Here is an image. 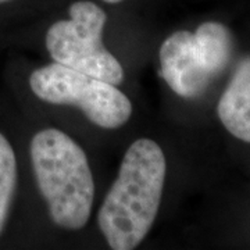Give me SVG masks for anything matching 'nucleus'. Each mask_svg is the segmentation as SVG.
Instances as JSON below:
<instances>
[{
  "instance_id": "2",
  "label": "nucleus",
  "mask_w": 250,
  "mask_h": 250,
  "mask_svg": "<svg viewBox=\"0 0 250 250\" xmlns=\"http://www.w3.org/2000/svg\"><path fill=\"white\" fill-rule=\"evenodd\" d=\"M31 161L52 221L70 231L83 228L92 213L95 184L82 147L60 129L46 128L31 141Z\"/></svg>"
},
{
  "instance_id": "5",
  "label": "nucleus",
  "mask_w": 250,
  "mask_h": 250,
  "mask_svg": "<svg viewBox=\"0 0 250 250\" xmlns=\"http://www.w3.org/2000/svg\"><path fill=\"white\" fill-rule=\"evenodd\" d=\"M160 75L178 96H202L214 80L197 52L193 34L178 31L168 36L160 47Z\"/></svg>"
},
{
  "instance_id": "10",
  "label": "nucleus",
  "mask_w": 250,
  "mask_h": 250,
  "mask_svg": "<svg viewBox=\"0 0 250 250\" xmlns=\"http://www.w3.org/2000/svg\"><path fill=\"white\" fill-rule=\"evenodd\" d=\"M9 1H13V0H0V4H3V3H9Z\"/></svg>"
},
{
  "instance_id": "7",
  "label": "nucleus",
  "mask_w": 250,
  "mask_h": 250,
  "mask_svg": "<svg viewBox=\"0 0 250 250\" xmlns=\"http://www.w3.org/2000/svg\"><path fill=\"white\" fill-rule=\"evenodd\" d=\"M193 41L207 71L213 78L218 77L232 57L233 41L229 29L221 22H203L193 34Z\"/></svg>"
},
{
  "instance_id": "1",
  "label": "nucleus",
  "mask_w": 250,
  "mask_h": 250,
  "mask_svg": "<svg viewBox=\"0 0 250 250\" xmlns=\"http://www.w3.org/2000/svg\"><path fill=\"white\" fill-rule=\"evenodd\" d=\"M166 171V156L154 141L143 138L128 147L98 215L111 249H135L146 238L159 213Z\"/></svg>"
},
{
  "instance_id": "8",
  "label": "nucleus",
  "mask_w": 250,
  "mask_h": 250,
  "mask_svg": "<svg viewBox=\"0 0 250 250\" xmlns=\"http://www.w3.org/2000/svg\"><path fill=\"white\" fill-rule=\"evenodd\" d=\"M17 185L16 154L6 136L0 134V233L3 231Z\"/></svg>"
},
{
  "instance_id": "3",
  "label": "nucleus",
  "mask_w": 250,
  "mask_h": 250,
  "mask_svg": "<svg viewBox=\"0 0 250 250\" xmlns=\"http://www.w3.org/2000/svg\"><path fill=\"white\" fill-rule=\"evenodd\" d=\"M106 13L93 1L70 7V20L54 22L46 32V47L54 62L118 86L124 81L120 62L103 43Z\"/></svg>"
},
{
  "instance_id": "9",
  "label": "nucleus",
  "mask_w": 250,
  "mask_h": 250,
  "mask_svg": "<svg viewBox=\"0 0 250 250\" xmlns=\"http://www.w3.org/2000/svg\"><path fill=\"white\" fill-rule=\"evenodd\" d=\"M103 1H106V3H111V4H114V3H120V1H123V0H103Z\"/></svg>"
},
{
  "instance_id": "4",
  "label": "nucleus",
  "mask_w": 250,
  "mask_h": 250,
  "mask_svg": "<svg viewBox=\"0 0 250 250\" xmlns=\"http://www.w3.org/2000/svg\"><path fill=\"white\" fill-rule=\"evenodd\" d=\"M29 86L46 103L81 108L100 128L117 129L132 114L131 100L116 85L56 62L32 72Z\"/></svg>"
},
{
  "instance_id": "6",
  "label": "nucleus",
  "mask_w": 250,
  "mask_h": 250,
  "mask_svg": "<svg viewBox=\"0 0 250 250\" xmlns=\"http://www.w3.org/2000/svg\"><path fill=\"white\" fill-rule=\"evenodd\" d=\"M217 114L229 134L250 143V57L238 64L218 102Z\"/></svg>"
}]
</instances>
